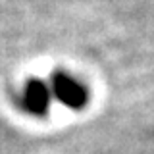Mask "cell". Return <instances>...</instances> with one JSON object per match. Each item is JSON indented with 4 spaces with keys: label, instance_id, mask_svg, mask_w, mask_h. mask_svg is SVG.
Wrapping results in <instances>:
<instances>
[{
    "label": "cell",
    "instance_id": "6da1fadb",
    "mask_svg": "<svg viewBox=\"0 0 154 154\" xmlns=\"http://www.w3.org/2000/svg\"><path fill=\"white\" fill-rule=\"evenodd\" d=\"M52 93L62 104L71 110H81L89 100L87 89L66 71H56L52 75Z\"/></svg>",
    "mask_w": 154,
    "mask_h": 154
},
{
    "label": "cell",
    "instance_id": "7a4b0ae2",
    "mask_svg": "<svg viewBox=\"0 0 154 154\" xmlns=\"http://www.w3.org/2000/svg\"><path fill=\"white\" fill-rule=\"evenodd\" d=\"M21 106L31 116H46L50 106V91L45 81L29 79L21 93Z\"/></svg>",
    "mask_w": 154,
    "mask_h": 154
}]
</instances>
